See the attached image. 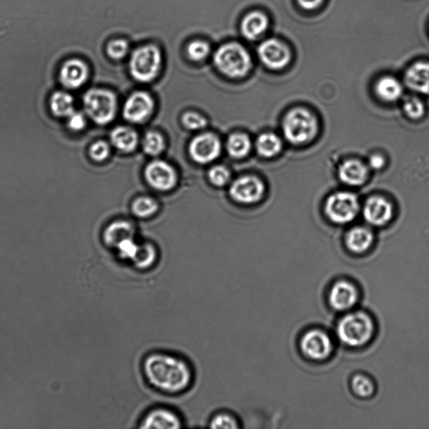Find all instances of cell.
Wrapping results in <instances>:
<instances>
[{"instance_id": "obj_1", "label": "cell", "mask_w": 429, "mask_h": 429, "mask_svg": "<svg viewBox=\"0 0 429 429\" xmlns=\"http://www.w3.org/2000/svg\"><path fill=\"white\" fill-rule=\"evenodd\" d=\"M144 379L158 392L177 396L191 389L194 371L187 360L172 353L155 351L144 358L142 362Z\"/></svg>"}, {"instance_id": "obj_2", "label": "cell", "mask_w": 429, "mask_h": 429, "mask_svg": "<svg viewBox=\"0 0 429 429\" xmlns=\"http://www.w3.org/2000/svg\"><path fill=\"white\" fill-rule=\"evenodd\" d=\"M336 333L341 343L347 347H362L369 343L374 336V321L362 311L349 313L338 323Z\"/></svg>"}, {"instance_id": "obj_3", "label": "cell", "mask_w": 429, "mask_h": 429, "mask_svg": "<svg viewBox=\"0 0 429 429\" xmlns=\"http://www.w3.org/2000/svg\"><path fill=\"white\" fill-rule=\"evenodd\" d=\"M214 62L222 73L231 78L245 77L252 67L248 51L242 45L234 43L219 47L215 53Z\"/></svg>"}, {"instance_id": "obj_4", "label": "cell", "mask_w": 429, "mask_h": 429, "mask_svg": "<svg viewBox=\"0 0 429 429\" xmlns=\"http://www.w3.org/2000/svg\"><path fill=\"white\" fill-rule=\"evenodd\" d=\"M283 130L288 142L297 146L310 142L317 135L316 117L307 109L294 108L284 117Z\"/></svg>"}, {"instance_id": "obj_5", "label": "cell", "mask_w": 429, "mask_h": 429, "mask_svg": "<svg viewBox=\"0 0 429 429\" xmlns=\"http://www.w3.org/2000/svg\"><path fill=\"white\" fill-rule=\"evenodd\" d=\"M161 65L162 55L159 49L153 45H148L132 52L129 70L137 81L149 82L157 77Z\"/></svg>"}, {"instance_id": "obj_6", "label": "cell", "mask_w": 429, "mask_h": 429, "mask_svg": "<svg viewBox=\"0 0 429 429\" xmlns=\"http://www.w3.org/2000/svg\"><path fill=\"white\" fill-rule=\"evenodd\" d=\"M83 105L87 116L97 124H108L116 115L117 98L108 90H89L83 97Z\"/></svg>"}, {"instance_id": "obj_7", "label": "cell", "mask_w": 429, "mask_h": 429, "mask_svg": "<svg viewBox=\"0 0 429 429\" xmlns=\"http://www.w3.org/2000/svg\"><path fill=\"white\" fill-rule=\"evenodd\" d=\"M359 201L354 194L337 192L326 201L325 211L333 222L345 224L353 221L359 211Z\"/></svg>"}, {"instance_id": "obj_8", "label": "cell", "mask_w": 429, "mask_h": 429, "mask_svg": "<svg viewBox=\"0 0 429 429\" xmlns=\"http://www.w3.org/2000/svg\"><path fill=\"white\" fill-rule=\"evenodd\" d=\"M301 349L306 358L321 362L329 358L334 347L328 334L320 329H312L301 338Z\"/></svg>"}, {"instance_id": "obj_9", "label": "cell", "mask_w": 429, "mask_h": 429, "mask_svg": "<svg viewBox=\"0 0 429 429\" xmlns=\"http://www.w3.org/2000/svg\"><path fill=\"white\" fill-rule=\"evenodd\" d=\"M222 143L218 136L211 132L196 136L189 146V153L194 161L206 165L221 154Z\"/></svg>"}, {"instance_id": "obj_10", "label": "cell", "mask_w": 429, "mask_h": 429, "mask_svg": "<svg viewBox=\"0 0 429 429\" xmlns=\"http://www.w3.org/2000/svg\"><path fill=\"white\" fill-rule=\"evenodd\" d=\"M183 427V420L174 409L158 406L149 410L139 421L141 429H178Z\"/></svg>"}, {"instance_id": "obj_11", "label": "cell", "mask_w": 429, "mask_h": 429, "mask_svg": "<svg viewBox=\"0 0 429 429\" xmlns=\"http://www.w3.org/2000/svg\"><path fill=\"white\" fill-rule=\"evenodd\" d=\"M265 187L258 178L245 176L238 178L231 184L230 195L231 198L244 204L255 203L264 196Z\"/></svg>"}, {"instance_id": "obj_12", "label": "cell", "mask_w": 429, "mask_h": 429, "mask_svg": "<svg viewBox=\"0 0 429 429\" xmlns=\"http://www.w3.org/2000/svg\"><path fill=\"white\" fill-rule=\"evenodd\" d=\"M144 176L148 183L158 191H169L177 183L176 170L163 161L150 162L144 170Z\"/></svg>"}, {"instance_id": "obj_13", "label": "cell", "mask_w": 429, "mask_h": 429, "mask_svg": "<svg viewBox=\"0 0 429 429\" xmlns=\"http://www.w3.org/2000/svg\"><path fill=\"white\" fill-rule=\"evenodd\" d=\"M154 101L149 93L136 92L130 95L124 107V117L128 122L140 124L151 115Z\"/></svg>"}, {"instance_id": "obj_14", "label": "cell", "mask_w": 429, "mask_h": 429, "mask_svg": "<svg viewBox=\"0 0 429 429\" xmlns=\"http://www.w3.org/2000/svg\"><path fill=\"white\" fill-rule=\"evenodd\" d=\"M358 301L359 291L350 281H338L330 288L329 302L334 310L344 312L354 308Z\"/></svg>"}, {"instance_id": "obj_15", "label": "cell", "mask_w": 429, "mask_h": 429, "mask_svg": "<svg viewBox=\"0 0 429 429\" xmlns=\"http://www.w3.org/2000/svg\"><path fill=\"white\" fill-rule=\"evenodd\" d=\"M258 56L269 68L279 70L286 67L290 62V52L280 41L270 39L265 40L258 48Z\"/></svg>"}, {"instance_id": "obj_16", "label": "cell", "mask_w": 429, "mask_h": 429, "mask_svg": "<svg viewBox=\"0 0 429 429\" xmlns=\"http://www.w3.org/2000/svg\"><path fill=\"white\" fill-rule=\"evenodd\" d=\"M89 77V69L83 60L72 58L60 67V81L68 89H77L84 85Z\"/></svg>"}, {"instance_id": "obj_17", "label": "cell", "mask_w": 429, "mask_h": 429, "mask_svg": "<svg viewBox=\"0 0 429 429\" xmlns=\"http://www.w3.org/2000/svg\"><path fill=\"white\" fill-rule=\"evenodd\" d=\"M363 213L366 221L371 225L383 226L393 218V206L382 197H371L367 200Z\"/></svg>"}, {"instance_id": "obj_18", "label": "cell", "mask_w": 429, "mask_h": 429, "mask_svg": "<svg viewBox=\"0 0 429 429\" xmlns=\"http://www.w3.org/2000/svg\"><path fill=\"white\" fill-rule=\"evenodd\" d=\"M367 176V167L356 159H349L344 162L339 169L340 181L348 185H362L365 183Z\"/></svg>"}, {"instance_id": "obj_19", "label": "cell", "mask_w": 429, "mask_h": 429, "mask_svg": "<svg viewBox=\"0 0 429 429\" xmlns=\"http://www.w3.org/2000/svg\"><path fill=\"white\" fill-rule=\"evenodd\" d=\"M135 230L131 223L117 221L110 224L104 233V242L109 248L116 249L121 242L135 237Z\"/></svg>"}, {"instance_id": "obj_20", "label": "cell", "mask_w": 429, "mask_h": 429, "mask_svg": "<svg viewBox=\"0 0 429 429\" xmlns=\"http://www.w3.org/2000/svg\"><path fill=\"white\" fill-rule=\"evenodd\" d=\"M406 82L417 93L429 94V63L413 65L406 73Z\"/></svg>"}, {"instance_id": "obj_21", "label": "cell", "mask_w": 429, "mask_h": 429, "mask_svg": "<svg viewBox=\"0 0 429 429\" xmlns=\"http://www.w3.org/2000/svg\"><path fill=\"white\" fill-rule=\"evenodd\" d=\"M373 239V234L369 229L358 227L349 231L345 237V244L351 253L362 254L370 249Z\"/></svg>"}, {"instance_id": "obj_22", "label": "cell", "mask_w": 429, "mask_h": 429, "mask_svg": "<svg viewBox=\"0 0 429 429\" xmlns=\"http://www.w3.org/2000/svg\"><path fill=\"white\" fill-rule=\"evenodd\" d=\"M268 26L267 16L259 11H253L246 15L242 22V33L246 39L254 40L265 32Z\"/></svg>"}, {"instance_id": "obj_23", "label": "cell", "mask_w": 429, "mask_h": 429, "mask_svg": "<svg viewBox=\"0 0 429 429\" xmlns=\"http://www.w3.org/2000/svg\"><path fill=\"white\" fill-rule=\"evenodd\" d=\"M113 146L124 153H131L138 146V134L131 128L126 126L117 127L110 135Z\"/></svg>"}, {"instance_id": "obj_24", "label": "cell", "mask_w": 429, "mask_h": 429, "mask_svg": "<svg viewBox=\"0 0 429 429\" xmlns=\"http://www.w3.org/2000/svg\"><path fill=\"white\" fill-rule=\"evenodd\" d=\"M158 261V253L155 246L150 242H143L139 244L134 257L130 264L132 267L139 271H148L156 264Z\"/></svg>"}, {"instance_id": "obj_25", "label": "cell", "mask_w": 429, "mask_h": 429, "mask_svg": "<svg viewBox=\"0 0 429 429\" xmlns=\"http://www.w3.org/2000/svg\"><path fill=\"white\" fill-rule=\"evenodd\" d=\"M375 93L383 101L395 102L401 97L402 86L396 78L386 77L378 82Z\"/></svg>"}, {"instance_id": "obj_26", "label": "cell", "mask_w": 429, "mask_h": 429, "mask_svg": "<svg viewBox=\"0 0 429 429\" xmlns=\"http://www.w3.org/2000/svg\"><path fill=\"white\" fill-rule=\"evenodd\" d=\"M256 147L261 156L272 158L282 150L283 143L279 136L273 132H265L258 137Z\"/></svg>"}, {"instance_id": "obj_27", "label": "cell", "mask_w": 429, "mask_h": 429, "mask_svg": "<svg viewBox=\"0 0 429 429\" xmlns=\"http://www.w3.org/2000/svg\"><path fill=\"white\" fill-rule=\"evenodd\" d=\"M50 108L53 115L59 117H69L74 110L73 97L69 93L56 92L50 100Z\"/></svg>"}, {"instance_id": "obj_28", "label": "cell", "mask_w": 429, "mask_h": 429, "mask_svg": "<svg viewBox=\"0 0 429 429\" xmlns=\"http://www.w3.org/2000/svg\"><path fill=\"white\" fill-rule=\"evenodd\" d=\"M251 140L249 137L242 132L231 135L227 142V150L229 155L235 159H242L246 156L251 150Z\"/></svg>"}, {"instance_id": "obj_29", "label": "cell", "mask_w": 429, "mask_h": 429, "mask_svg": "<svg viewBox=\"0 0 429 429\" xmlns=\"http://www.w3.org/2000/svg\"><path fill=\"white\" fill-rule=\"evenodd\" d=\"M209 427L215 429H237L241 426L237 417L233 413L220 411L211 417Z\"/></svg>"}, {"instance_id": "obj_30", "label": "cell", "mask_w": 429, "mask_h": 429, "mask_svg": "<svg viewBox=\"0 0 429 429\" xmlns=\"http://www.w3.org/2000/svg\"><path fill=\"white\" fill-rule=\"evenodd\" d=\"M143 149L147 154L152 156L159 155L165 149L164 138L157 132H148L143 137Z\"/></svg>"}, {"instance_id": "obj_31", "label": "cell", "mask_w": 429, "mask_h": 429, "mask_svg": "<svg viewBox=\"0 0 429 429\" xmlns=\"http://www.w3.org/2000/svg\"><path fill=\"white\" fill-rule=\"evenodd\" d=\"M158 204L148 196L139 197L132 205V211L139 218H146L154 215L158 211Z\"/></svg>"}, {"instance_id": "obj_32", "label": "cell", "mask_w": 429, "mask_h": 429, "mask_svg": "<svg viewBox=\"0 0 429 429\" xmlns=\"http://www.w3.org/2000/svg\"><path fill=\"white\" fill-rule=\"evenodd\" d=\"M351 387L353 392L360 397H369L375 392L374 383L364 375H355L352 378Z\"/></svg>"}, {"instance_id": "obj_33", "label": "cell", "mask_w": 429, "mask_h": 429, "mask_svg": "<svg viewBox=\"0 0 429 429\" xmlns=\"http://www.w3.org/2000/svg\"><path fill=\"white\" fill-rule=\"evenodd\" d=\"M210 51L209 45L202 40L192 41L187 47L189 58L195 62H200V60L206 59Z\"/></svg>"}, {"instance_id": "obj_34", "label": "cell", "mask_w": 429, "mask_h": 429, "mask_svg": "<svg viewBox=\"0 0 429 429\" xmlns=\"http://www.w3.org/2000/svg\"><path fill=\"white\" fill-rule=\"evenodd\" d=\"M404 111L406 115L413 119H419L424 115L425 108L422 102L416 97H409L404 102Z\"/></svg>"}, {"instance_id": "obj_35", "label": "cell", "mask_w": 429, "mask_h": 429, "mask_svg": "<svg viewBox=\"0 0 429 429\" xmlns=\"http://www.w3.org/2000/svg\"><path fill=\"white\" fill-rule=\"evenodd\" d=\"M182 124L191 130H199L206 128L207 120L202 115L196 112H187L182 116Z\"/></svg>"}, {"instance_id": "obj_36", "label": "cell", "mask_w": 429, "mask_h": 429, "mask_svg": "<svg viewBox=\"0 0 429 429\" xmlns=\"http://www.w3.org/2000/svg\"><path fill=\"white\" fill-rule=\"evenodd\" d=\"M209 180L216 186H223L229 183L231 174L225 166L212 167L208 174Z\"/></svg>"}, {"instance_id": "obj_37", "label": "cell", "mask_w": 429, "mask_h": 429, "mask_svg": "<svg viewBox=\"0 0 429 429\" xmlns=\"http://www.w3.org/2000/svg\"><path fill=\"white\" fill-rule=\"evenodd\" d=\"M128 44L126 40L119 39L112 40L108 45L107 52L108 55L112 59L120 60L128 54Z\"/></svg>"}, {"instance_id": "obj_38", "label": "cell", "mask_w": 429, "mask_h": 429, "mask_svg": "<svg viewBox=\"0 0 429 429\" xmlns=\"http://www.w3.org/2000/svg\"><path fill=\"white\" fill-rule=\"evenodd\" d=\"M90 157L95 161L102 162L107 159L110 155V147L104 141L95 142L89 149Z\"/></svg>"}, {"instance_id": "obj_39", "label": "cell", "mask_w": 429, "mask_h": 429, "mask_svg": "<svg viewBox=\"0 0 429 429\" xmlns=\"http://www.w3.org/2000/svg\"><path fill=\"white\" fill-rule=\"evenodd\" d=\"M68 128L73 131H82L86 125V117L83 113L74 111L69 117H67Z\"/></svg>"}, {"instance_id": "obj_40", "label": "cell", "mask_w": 429, "mask_h": 429, "mask_svg": "<svg viewBox=\"0 0 429 429\" xmlns=\"http://www.w3.org/2000/svg\"><path fill=\"white\" fill-rule=\"evenodd\" d=\"M385 165V159L380 154H374L369 159V166L373 170L382 169Z\"/></svg>"}, {"instance_id": "obj_41", "label": "cell", "mask_w": 429, "mask_h": 429, "mask_svg": "<svg viewBox=\"0 0 429 429\" xmlns=\"http://www.w3.org/2000/svg\"><path fill=\"white\" fill-rule=\"evenodd\" d=\"M299 5L306 10H313L321 5L323 0H298Z\"/></svg>"}]
</instances>
